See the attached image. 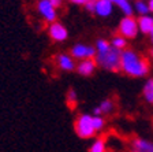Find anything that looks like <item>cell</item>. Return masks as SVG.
<instances>
[{"instance_id":"obj_25","label":"cell","mask_w":153,"mask_h":152,"mask_svg":"<svg viewBox=\"0 0 153 152\" xmlns=\"http://www.w3.org/2000/svg\"><path fill=\"white\" fill-rule=\"evenodd\" d=\"M148 6H149V13H153V0L148 1Z\"/></svg>"},{"instance_id":"obj_17","label":"cell","mask_w":153,"mask_h":152,"mask_svg":"<svg viewBox=\"0 0 153 152\" xmlns=\"http://www.w3.org/2000/svg\"><path fill=\"white\" fill-rule=\"evenodd\" d=\"M133 7H134V11L140 16L149 14V6H148V1H145V0H135Z\"/></svg>"},{"instance_id":"obj_30","label":"cell","mask_w":153,"mask_h":152,"mask_svg":"<svg viewBox=\"0 0 153 152\" xmlns=\"http://www.w3.org/2000/svg\"><path fill=\"white\" fill-rule=\"evenodd\" d=\"M128 1H130V0H128Z\"/></svg>"},{"instance_id":"obj_27","label":"cell","mask_w":153,"mask_h":152,"mask_svg":"<svg viewBox=\"0 0 153 152\" xmlns=\"http://www.w3.org/2000/svg\"><path fill=\"white\" fill-rule=\"evenodd\" d=\"M149 54H150V58H152V59H153V48L149 51Z\"/></svg>"},{"instance_id":"obj_5","label":"cell","mask_w":153,"mask_h":152,"mask_svg":"<svg viewBox=\"0 0 153 152\" xmlns=\"http://www.w3.org/2000/svg\"><path fill=\"white\" fill-rule=\"evenodd\" d=\"M68 54L74 58L75 60H86V59H94L97 55V51L93 45L88 44H75L74 47H71Z\"/></svg>"},{"instance_id":"obj_7","label":"cell","mask_w":153,"mask_h":152,"mask_svg":"<svg viewBox=\"0 0 153 152\" xmlns=\"http://www.w3.org/2000/svg\"><path fill=\"white\" fill-rule=\"evenodd\" d=\"M47 32H48L49 38L55 43H63L68 38V30H67V28L63 23L57 22V21L53 23H49Z\"/></svg>"},{"instance_id":"obj_23","label":"cell","mask_w":153,"mask_h":152,"mask_svg":"<svg viewBox=\"0 0 153 152\" xmlns=\"http://www.w3.org/2000/svg\"><path fill=\"white\" fill-rule=\"evenodd\" d=\"M70 1L73 4H76V6H83V7H85L86 4L90 1V0H70Z\"/></svg>"},{"instance_id":"obj_3","label":"cell","mask_w":153,"mask_h":152,"mask_svg":"<svg viewBox=\"0 0 153 152\" xmlns=\"http://www.w3.org/2000/svg\"><path fill=\"white\" fill-rule=\"evenodd\" d=\"M74 132L79 139L89 140L96 137L94 124H93V115L92 114H79L74 121Z\"/></svg>"},{"instance_id":"obj_8","label":"cell","mask_w":153,"mask_h":152,"mask_svg":"<svg viewBox=\"0 0 153 152\" xmlns=\"http://www.w3.org/2000/svg\"><path fill=\"white\" fill-rule=\"evenodd\" d=\"M55 64L60 71H74L76 69V63L75 59L71 56L70 54H59L55 58Z\"/></svg>"},{"instance_id":"obj_16","label":"cell","mask_w":153,"mask_h":152,"mask_svg":"<svg viewBox=\"0 0 153 152\" xmlns=\"http://www.w3.org/2000/svg\"><path fill=\"white\" fill-rule=\"evenodd\" d=\"M88 152H107V144H105L104 137H97L89 147Z\"/></svg>"},{"instance_id":"obj_10","label":"cell","mask_w":153,"mask_h":152,"mask_svg":"<svg viewBox=\"0 0 153 152\" xmlns=\"http://www.w3.org/2000/svg\"><path fill=\"white\" fill-rule=\"evenodd\" d=\"M97 63L96 59H86V60H81L76 63V73L82 77H90L97 69Z\"/></svg>"},{"instance_id":"obj_12","label":"cell","mask_w":153,"mask_h":152,"mask_svg":"<svg viewBox=\"0 0 153 152\" xmlns=\"http://www.w3.org/2000/svg\"><path fill=\"white\" fill-rule=\"evenodd\" d=\"M138 28H140V32L143 34H148L153 30V16L148 15H142L138 18Z\"/></svg>"},{"instance_id":"obj_19","label":"cell","mask_w":153,"mask_h":152,"mask_svg":"<svg viewBox=\"0 0 153 152\" xmlns=\"http://www.w3.org/2000/svg\"><path fill=\"white\" fill-rule=\"evenodd\" d=\"M66 103L67 106L70 107V110H74L76 107V103H78V99H76V92L73 88H70L66 93Z\"/></svg>"},{"instance_id":"obj_1","label":"cell","mask_w":153,"mask_h":152,"mask_svg":"<svg viewBox=\"0 0 153 152\" xmlns=\"http://www.w3.org/2000/svg\"><path fill=\"white\" fill-rule=\"evenodd\" d=\"M122 73L133 78H142L150 73L149 58L142 56L134 49L122 51Z\"/></svg>"},{"instance_id":"obj_2","label":"cell","mask_w":153,"mask_h":152,"mask_svg":"<svg viewBox=\"0 0 153 152\" xmlns=\"http://www.w3.org/2000/svg\"><path fill=\"white\" fill-rule=\"evenodd\" d=\"M96 63L102 70L111 71V73H119L122 71V51L111 47L107 52L96 55Z\"/></svg>"},{"instance_id":"obj_29","label":"cell","mask_w":153,"mask_h":152,"mask_svg":"<svg viewBox=\"0 0 153 152\" xmlns=\"http://www.w3.org/2000/svg\"><path fill=\"white\" fill-rule=\"evenodd\" d=\"M94 1H97V0H94Z\"/></svg>"},{"instance_id":"obj_20","label":"cell","mask_w":153,"mask_h":152,"mask_svg":"<svg viewBox=\"0 0 153 152\" xmlns=\"http://www.w3.org/2000/svg\"><path fill=\"white\" fill-rule=\"evenodd\" d=\"M111 43L108 40H105V38H99L97 41H96V51H97V54H102V52H107V51L111 48Z\"/></svg>"},{"instance_id":"obj_4","label":"cell","mask_w":153,"mask_h":152,"mask_svg":"<svg viewBox=\"0 0 153 152\" xmlns=\"http://www.w3.org/2000/svg\"><path fill=\"white\" fill-rule=\"evenodd\" d=\"M140 33L138 19L133 16H123L118 26V34L123 36L126 40H134Z\"/></svg>"},{"instance_id":"obj_26","label":"cell","mask_w":153,"mask_h":152,"mask_svg":"<svg viewBox=\"0 0 153 152\" xmlns=\"http://www.w3.org/2000/svg\"><path fill=\"white\" fill-rule=\"evenodd\" d=\"M149 41H150V44H152V47H153V30L149 33Z\"/></svg>"},{"instance_id":"obj_13","label":"cell","mask_w":153,"mask_h":152,"mask_svg":"<svg viewBox=\"0 0 153 152\" xmlns=\"http://www.w3.org/2000/svg\"><path fill=\"white\" fill-rule=\"evenodd\" d=\"M114 6L119 7L122 13L124 14V16H133L134 14V7L128 0H109Z\"/></svg>"},{"instance_id":"obj_22","label":"cell","mask_w":153,"mask_h":152,"mask_svg":"<svg viewBox=\"0 0 153 152\" xmlns=\"http://www.w3.org/2000/svg\"><path fill=\"white\" fill-rule=\"evenodd\" d=\"M85 10L88 11V13H92L94 14V0H90L89 3L85 6Z\"/></svg>"},{"instance_id":"obj_11","label":"cell","mask_w":153,"mask_h":152,"mask_svg":"<svg viewBox=\"0 0 153 152\" xmlns=\"http://www.w3.org/2000/svg\"><path fill=\"white\" fill-rule=\"evenodd\" d=\"M114 4L109 1V0H97L94 1V15L99 16H109L114 13Z\"/></svg>"},{"instance_id":"obj_15","label":"cell","mask_w":153,"mask_h":152,"mask_svg":"<svg viewBox=\"0 0 153 152\" xmlns=\"http://www.w3.org/2000/svg\"><path fill=\"white\" fill-rule=\"evenodd\" d=\"M109 43H111L112 47L116 48V49H119V51L127 49V40H126L123 36H120V34H115L114 37L109 40Z\"/></svg>"},{"instance_id":"obj_14","label":"cell","mask_w":153,"mask_h":152,"mask_svg":"<svg viewBox=\"0 0 153 152\" xmlns=\"http://www.w3.org/2000/svg\"><path fill=\"white\" fill-rule=\"evenodd\" d=\"M142 96L148 104L153 106V78H148L145 81L142 88Z\"/></svg>"},{"instance_id":"obj_6","label":"cell","mask_w":153,"mask_h":152,"mask_svg":"<svg viewBox=\"0 0 153 152\" xmlns=\"http://www.w3.org/2000/svg\"><path fill=\"white\" fill-rule=\"evenodd\" d=\"M37 13L48 23H53L57 19L56 8L52 6L51 0H38L37 1Z\"/></svg>"},{"instance_id":"obj_28","label":"cell","mask_w":153,"mask_h":152,"mask_svg":"<svg viewBox=\"0 0 153 152\" xmlns=\"http://www.w3.org/2000/svg\"><path fill=\"white\" fill-rule=\"evenodd\" d=\"M152 125H153V119H152Z\"/></svg>"},{"instance_id":"obj_21","label":"cell","mask_w":153,"mask_h":152,"mask_svg":"<svg viewBox=\"0 0 153 152\" xmlns=\"http://www.w3.org/2000/svg\"><path fill=\"white\" fill-rule=\"evenodd\" d=\"M93 124H94L96 132L100 133V132L105 127V119L102 117H96V115H93Z\"/></svg>"},{"instance_id":"obj_18","label":"cell","mask_w":153,"mask_h":152,"mask_svg":"<svg viewBox=\"0 0 153 152\" xmlns=\"http://www.w3.org/2000/svg\"><path fill=\"white\" fill-rule=\"evenodd\" d=\"M97 107L100 108V111H101V114L105 115V114H111L112 111H114L115 108V103L112 99H105V100H102L101 103H100Z\"/></svg>"},{"instance_id":"obj_24","label":"cell","mask_w":153,"mask_h":152,"mask_svg":"<svg viewBox=\"0 0 153 152\" xmlns=\"http://www.w3.org/2000/svg\"><path fill=\"white\" fill-rule=\"evenodd\" d=\"M51 3H52V6L55 7V8H60L62 7V4H63V0H51Z\"/></svg>"},{"instance_id":"obj_9","label":"cell","mask_w":153,"mask_h":152,"mask_svg":"<svg viewBox=\"0 0 153 152\" xmlns=\"http://www.w3.org/2000/svg\"><path fill=\"white\" fill-rule=\"evenodd\" d=\"M130 152H153V143L142 137H133L130 140Z\"/></svg>"}]
</instances>
